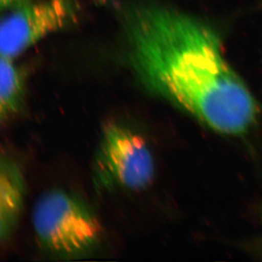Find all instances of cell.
<instances>
[{"instance_id": "cell-1", "label": "cell", "mask_w": 262, "mask_h": 262, "mask_svg": "<svg viewBox=\"0 0 262 262\" xmlns=\"http://www.w3.org/2000/svg\"><path fill=\"white\" fill-rule=\"evenodd\" d=\"M125 32L129 62L146 89L224 134L251 126L256 101L211 26L168 7L141 5L127 11Z\"/></svg>"}, {"instance_id": "cell-2", "label": "cell", "mask_w": 262, "mask_h": 262, "mask_svg": "<svg viewBox=\"0 0 262 262\" xmlns=\"http://www.w3.org/2000/svg\"><path fill=\"white\" fill-rule=\"evenodd\" d=\"M32 223L38 244L53 256L72 259L94 251L103 228L89 205L72 193L52 189L38 198Z\"/></svg>"}, {"instance_id": "cell-3", "label": "cell", "mask_w": 262, "mask_h": 262, "mask_svg": "<svg viewBox=\"0 0 262 262\" xmlns=\"http://www.w3.org/2000/svg\"><path fill=\"white\" fill-rule=\"evenodd\" d=\"M97 178L108 187L140 191L151 184L155 163L145 139L130 127L107 122L101 128L96 163Z\"/></svg>"}, {"instance_id": "cell-4", "label": "cell", "mask_w": 262, "mask_h": 262, "mask_svg": "<svg viewBox=\"0 0 262 262\" xmlns=\"http://www.w3.org/2000/svg\"><path fill=\"white\" fill-rule=\"evenodd\" d=\"M2 19L0 53L14 59L43 38L72 23L77 16L74 0H41L16 5Z\"/></svg>"}, {"instance_id": "cell-5", "label": "cell", "mask_w": 262, "mask_h": 262, "mask_svg": "<svg viewBox=\"0 0 262 262\" xmlns=\"http://www.w3.org/2000/svg\"><path fill=\"white\" fill-rule=\"evenodd\" d=\"M26 182L18 164L8 156L0 162V239L7 242L16 227L25 200Z\"/></svg>"}, {"instance_id": "cell-6", "label": "cell", "mask_w": 262, "mask_h": 262, "mask_svg": "<svg viewBox=\"0 0 262 262\" xmlns=\"http://www.w3.org/2000/svg\"><path fill=\"white\" fill-rule=\"evenodd\" d=\"M24 77L13 59L1 56L0 117L2 122L19 113L23 104Z\"/></svg>"}]
</instances>
